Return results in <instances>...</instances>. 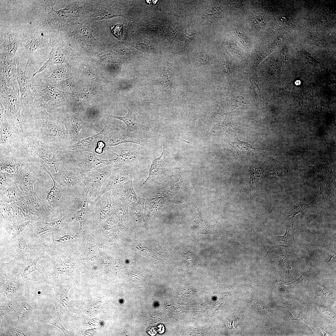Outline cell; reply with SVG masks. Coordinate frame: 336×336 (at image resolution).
<instances>
[{
    "instance_id": "cell-1",
    "label": "cell",
    "mask_w": 336,
    "mask_h": 336,
    "mask_svg": "<svg viewBox=\"0 0 336 336\" xmlns=\"http://www.w3.org/2000/svg\"><path fill=\"white\" fill-rule=\"evenodd\" d=\"M0 246L6 249L0 257H11V261L17 264L39 256L48 258L52 257V247L46 244L43 236L33 240L26 229L15 239Z\"/></svg>"
},
{
    "instance_id": "cell-2",
    "label": "cell",
    "mask_w": 336,
    "mask_h": 336,
    "mask_svg": "<svg viewBox=\"0 0 336 336\" xmlns=\"http://www.w3.org/2000/svg\"><path fill=\"white\" fill-rule=\"evenodd\" d=\"M13 223L17 225L23 222L36 221L51 216L53 210L46 199H40L36 193L25 195L19 200L11 203Z\"/></svg>"
},
{
    "instance_id": "cell-3",
    "label": "cell",
    "mask_w": 336,
    "mask_h": 336,
    "mask_svg": "<svg viewBox=\"0 0 336 336\" xmlns=\"http://www.w3.org/2000/svg\"><path fill=\"white\" fill-rule=\"evenodd\" d=\"M53 176L66 193L83 202L85 190L83 174L69 160L63 157L58 170Z\"/></svg>"
},
{
    "instance_id": "cell-4",
    "label": "cell",
    "mask_w": 336,
    "mask_h": 336,
    "mask_svg": "<svg viewBox=\"0 0 336 336\" xmlns=\"http://www.w3.org/2000/svg\"><path fill=\"white\" fill-rule=\"evenodd\" d=\"M54 5L50 11L45 12L37 21V29L50 31H63L71 27L76 17L81 12L84 6L76 7L69 5L65 8L55 10Z\"/></svg>"
},
{
    "instance_id": "cell-5",
    "label": "cell",
    "mask_w": 336,
    "mask_h": 336,
    "mask_svg": "<svg viewBox=\"0 0 336 336\" xmlns=\"http://www.w3.org/2000/svg\"><path fill=\"white\" fill-rule=\"evenodd\" d=\"M0 121V153L27 152L22 125L4 115Z\"/></svg>"
},
{
    "instance_id": "cell-6",
    "label": "cell",
    "mask_w": 336,
    "mask_h": 336,
    "mask_svg": "<svg viewBox=\"0 0 336 336\" xmlns=\"http://www.w3.org/2000/svg\"><path fill=\"white\" fill-rule=\"evenodd\" d=\"M26 151L30 155L35 154L42 160L55 173L58 170L63 159L65 145H52L42 142L36 133L25 134Z\"/></svg>"
},
{
    "instance_id": "cell-7",
    "label": "cell",
    "mask_w": 336,
    "mask_h": 336,
    "mask_svg": "<svg viewBox=\"0 0 336 336\" xmlns=\"http://www.w3.org/2000/svg\"><path fill=\"white\" fill-rule=\"evenodd\" d=\"M42 119L41 127L36 133L43 142L52 145H65L71 144L68 130L63 121L58 120L44 110L40 111Z\"/></svg>"
},
{
    "instance_id": "cell-8",
    "label": "cell",
    "mask_w": 336,
    "mask_h": 336,
    "mask_svg": "<svg viewBox=\"0 0 336 336\" xmlns=\"http://www.w3.org/2000/svg\"><path fill=\"white\" fill-rule=\"evenodd\" d=\"M31 88L34 98L32 108L36 110H53L64 102L62 92L56 87L41 79L31 84Z\"/></svg>"
},
{
    "instance_id": "cell-9",
    "label": "cell",
    "mask_w": 336,
    "mask_h": 336,
    "mask_svg": "<svg viewBox=\"0 0 336 336\" xmlns=\"http://www.w3.org/2000/svg\"><path fill=\"white\" fill-rule=\"evenodd\" d=\"M35 280H26L13 272L0 273V302L18 300L26 294L30 283Z\"/></svg>"
},
{
    "instance_id": "cell-10",
    "label": "cell",
    "mask_w": 336,
    "mask_h": 336,
    "mask_svg": "<svg viewBox=\"0 0 336 336\" xmlns=\"http://www.w3.org/2000/svg\"><path fill=\"white\" fill-rule=\"evenodd\" d=\"M48 44L52 48L49 59L37 71L33 74L31 79L38 73L55 64L67 63L70 60L72 49L63 40L59 32L50 31Z\"/></svg>"
},
{
    "instance_id": "cell-11",
    "label": "cell",
    "mask_w": 336,
    "mask_h": 336,
    "mask_svg": "<svg viewBox=\"0 0 336 336\" xmlns=\"http://www.w3.org/2000/svg\"><path fill=\"white\" fill-rule=\"evenodd\" d=\"M103 141L106 146H115L130 142L146 146L150 142V137L131 132L125 128H111L105 126L102 130Z\"/></svg>"
},
{
    "instance_id": "cell-12",
    "label": "cell",
    "mask_w": 336,
    "mask_h": 336,
    "mask_svg": "<svg viewBox=\"0 0 336 336\" xmlns=\"http://www.w3.org/2000/svg\"><path fill=\"white\" fill-rule=\"evenodd\" d=\"M17 303V307L13 311L16 317L13 326L26 330L40 317V307L39 304L26 294L20 298Z\"/></svg>"
},
{
    "instance_id": "cell-13",
    "label": "cell",
    "mask_w": 336,
    "mask_h": 336,
    "mask_svg": "<svg viewBox=\"0 0 336 336\" xmlns=\"http://www.w3.org/2000/svg\"><path fill=\"white\" fill-rule=\"evenodd\" d=\"M0 103L4 109V115L15 120L22 125L21 112L22 108L19 89L17 86L7 85L6 82L0 80Z\"/></svg>"
},
{
    "instance_id": "cell-14",
    "label": "cell",
    "mask_w": 336,
    "mask_h": 336,
    "mask_svg": "<svg viewBox=\"0 0 336 336\" xmlns=\"http://www.w3.org/2000/svg\"><path fill=\"white\" fill-rule=\"evenodd\" d=\"M114 168L112 165H108L83 174L85 187L84 199L94 202L98 197L102 187L111 175Z\"/></svg>"
},
{
    "instance_id": "cell-15",
    "label": "cell",
    "mask_w": 336,
    "mask_h": 336,
    "mask_svg": "<svg viewBox=\"0 0 336 336\" xmlns=\"http://www.w3.org/2000/svg\"><path fill=\"white\" fill-rule=\"evenodd\" d=\"M61 33L64 41L72 47L76 45L80 49L87 50L96 47V40L93 35L89 25L80 26L72 31L67 29Z\"/></svg>"
},
{
    "instance_id": "cell-16",
    "label": "cell",
    "mask_w": 336,
    "mask_h": 336,
    "mask_svg": "<svg viewBox=\"0 0 336 336\" xmlns=\"http://www.w3.org/2000/svg\"><path fill=\"white\" fill-rule=\"evenodd\" d=\"M63 157L69 160L83 174L109 165V160L97 157L94 153L83 152L77 153L65 152Z\"/></svg>"
},
{
    "instance_id": "cell-17",
    "label": "cell",
    "mask_w": 336,
    "mask_h": 336,
    "mask_svg": "<svg viewBox=\"0 0 336 336\" xmlns=\"http://www.w3.org/2000/svg\"><path fill=\"white\" fill-rule=\"evenodd\" d=\"M125 106L128 112L124 116L113 115L110 116L123 121L126 124L125 128L127 130L151 137L153 132L152 129L146 115H139L132 106L125 105Z\"/></svg>"
},
{
    "instance_id": "cell-18",
    "label": "cell",
    "mask_w": 336,
    "mask_h": 336,
    "mask_svg": "<svg viewBox=\"0 0 336 336\" xmlns=\"http://www.w3.org/2000/svg\"><path fill=\"white\" fill-rule=\"evenodd\" d=\"M42 163L38 164L31 161L16 175V181L25 195L35 193L33 185L40 175Z\"/></svg>"
},
{
    "instance_id": "cell-19",
    "label": "cell",
    "mask_w": 336,
    "mask_h": 336,
    "mask_svg": "<svg viewBox=\"0 0 336 336\" xmlns=\"http://www.w3.org/2000/svg\"><path fill=\"white\" fill-rule=\"evenodd\" d=\"M139 169L138 164L114 168L111 175L107 181L108 182L106 185L101 190L99 197L106 192L114 190L129 180H133L137 176Z\"/></svg>"
},
{
    "instance_id": "cell-20",
    "label": "cell",
    "mask_w": 336,
    "mask_h": 336,
    "mask_svg": "<svg viewBox=\"0 0 336 336\" xmlns=\"http://www.w3.org/2000/svg\"><path fill=\"white\" fill-rule=\"evenodd\" d=\"M27 152L0 153V170L16 175L31 161Z\"/></svg>"
},
{
    "instance_id": "cell-21",
    "label": "cell",
    "mask_w": 336,
    "mask_h": 336,
    "mask_svg": "<svg viewBox=\"0 0 336 336\" xmlns=\"http://www.w3.org/2000/svg\"><path fill=\"white\" fill-rule=\"evenodd\" d=\"M50 31L36 29L20 35L21 49L32 53L48 44Z\"/></svg>"
},
{
    "instance_id": "cell-22",
    "label": "cell",
    "mask_w": 336,
    "mask_h": 336,
    "mask_svg": "<svg viewBox=\"0 0 336 336\" xmlns=\"http://www.w3.org/2000/svg\"><path fill=\"white\" fill-rule=\"evenodd\" d=\"M105 147L103 141V133L101 130L97 133L79 140L73 144L65 146L64 151L65 152L68 153L87 151L100 154L103 152Z\"/></svg>"
},
{
    "instance_id": "cell-23",
    "label": "cell",
    "mask_w": 336,
    "mask_h": 336,
    "mask_svg": "<svg viewBox=\"0 0 336 336\" xmlns=\"http://www.w3.org/2000/svg\"><path fill=\"white\" fill-rule=\"evenodd\" d=\"M30 60L28 59L24 71L19 64L18 58L16 60V80L18 83L20 100L23 108H32L34 98L31 88V79L26 76V72Z\"/></svg>"
},
{
    "instance_id": "cell-24",
    "label": "cell",
    "mask_w": 336,
    "mask_h": 336,
    "mask_svg": "<svg viewBox=\"0 0 336 336\" xmlns=\"http://www.w3.org/2000/svg\"><path fill=\"white\" fill-rule=\"evenodd\" d=\"M74 212H71L61 218L49 222H44V219L36 221L34 229L36 235L41 236L52 232L60 231L69 228L71 222L75 218Z\"/></svg>"
},
{
    "instance_id": "cell-25",
    "label": "cell",
    "mask_w": 336,
    "mask_h": 336,
    "mask_svg": "<svg viewBox=\"0 0 336 336\" xmlns=\"http://www.w3.org/2000/svg\"><path fill=\"white\" fill-rule=\"evenodd\" d=\"M115 202L111 191L106 192L99 197L93 203V212L96 221H100L114 212Z\"/></svg>"
},
{
    "instance_id": "cell-26",
    "label": "cell",
    "mask_w": 336,
    "mask_h": 336,
    "mask_svg": "<svg viewBox=\"0 0 336 336\" xmlns=\"http://www.w3.org/2000/svg\"><path fill=\"white\" fill-rule=\"evenodd\" d=\"M111 191L114 198L126 204L130 209L132 206L138 203L142 198L134 191L132 180L124 183Z\"/></svg>"
},
{
    "instance_id": "cell-27",
    "label": "cell",
    "mask_w": 336,
    "mask_h": 336,
    "mask_svg": "<svg viewBox=\"0 0 336 336\" xmlns=\"http://www.w3.org/2000/svg\"><path fill=\"white\" fill-rule=\"evenodd\" d=\"M35 222L28 220L17 225L12 223H0V245L15 239Z\"/></svg>"
},
{
    "instance_id": "cell-28",
    "label": "cell",
    "mask_w": 336,
    "mask_h": 336,
    "mask_svg": "<svg viewBox=\"0 0 336 336\" xmlns=\"http://www.w3.org/2000/svg\"><path fill=\"white\" fill-rule=\"evenodd\" d=\"M2 40L0 55L12 58L18 57V53L21 49L20 35L14 33L7 34L3 36Z\"/></svg>"
},
{
    "instance_id": "cell-29",
    "label": "cell",
    "mask_w": 336,
    "mask_h": 336,
    "mask_svg": "<svg viewBox=\"0 0 336 336\" xmlns=\"http://www.w3.org/2000/svg\"><path fill=\"white\" fill-rule=\"evenodd\" d=\"M0 55V80L5 81L8 86L17 85L16 60Z\"/></svg>"
},
{
    "instance_id": "cell-30",
    "label": "cell",
    "mask_w": 336,
    "mask_h": 336,
    "mask_svg": "<svg viewBox=\"0 0 336 336\" xmlns=\"http://www.w3.org/2000/svg\"><path fill=\"white\" fill-rule=\"evenodd\" d=\"M80 112V110L77 112L71 111L64 118L63 122L68 132L71 145L77 142L79 134L84 125L81 118Z\"/></svg>"
},
{
    "instance_id": "cell-31",
    "label": "cell",
    "mask_w": 336,
    "mask_h": 336,
    "mask_svg": "<svg viewBox=\"0 0 336 336\" xmlns=\"http://www.w3.org/2000/svg\"><path fill=\"white\" fill-rule=\"evenodd\" d=\"M116 156L114 159L109 160V165H112L114 168L125 166L138 164L142 159L140 148L132 149L123 154H118L107 150Z\"/></svg>"
},
{
    "instance_id": "cell-32",
    "label": "cell",
    "mask_w": 336,
    "mask_h": 336,
    "mask_svg": "<svg viewBox=\"0 0 336 336\" xmlns=\"http://www.w3.org/2000/svg\"><path fill=\"white\" fill-rule=\"evenodd\" d=\"M0 189V201L12 203L19 200L25 196L16 180L9 184Z\"/></svg>"
},
{
    "instance_id": "cell-33",
    "label": "cell",
    "mask_w": 336,
    "mask_h": 336,
    "mask_svg": "<svg viewBox=\"0 0 336 336\" xmlns=\"http://www.w3.org/2000/svg\"><path fill=\"white\" fill-rule=\"evenodd\" d=\"M168 154L166 149L164 145L161 155L152 161L149 169L148 175L144 184L154 179L162 171L166 163H167Z\"/></svg>"
},
{
    "instance_id": "cell-34",
    "label": "cell",
    "mask_w": 336,
    "mask_h": 336,
    "mask_svg": "<svg viewBox=\"0 0 336 336\" xmlns=\"http://www.w3.org/2000/svg\"><path fill=\"white\" fill-rule=\"evenodd\" d=\"M68 290V287L61 286L57 289L54 288L50 292L52 300L56 307L57 317L60 318L61 310L64 309L66 305Z\"/></svg>"
},
{
    "instance_id": "cell-35",
    "label": "cell",
    "mask_w": 336,
    "mask_h": 336,
    "mask_svg": "<svg viewBox=\"0 0 336 336\" xmlns=\"http://www.w3.org/2000/svg\"><path fill=\"white\" fill-rule=\"evenodd\" d=\"M48 69L46 74L41 79L52 85L57 81L65 78L69 75L68 68L62 65L60 66L54 65Z\"/></svg>"
},
{
    "instance_id": "cell-36",
    "label": "cell",
    "mask_w": 336,
    "mask_h": 336,
    "mask_svg": "<svg viewBox=\"0 0 336 336\" xmlns=\"http://www.w3.org/2000/svg\"><path fill=\"white\" fill-rule=\"evenodd\" d=\"M293 223L294 222L290 227H287L284 235L275 237L273 245L267 252L266 257L269 252L273 249L279 247L293 248L295 246L296 243L294 239L295 229Z\"/></svg>"
},
{
    "instance_id": "cell-37",
    "label": "cell",
    "mask_w": 336,
    "mask_h": 336,
    "mask_svg": "<svg viewBox=\"0 0 336 336\" xmlns=\"http://www.w3.org/2000/svg\"><path fill=\"white\" fill-rule=\"evenodd\" d=\"M93 202L85 199L81 208L75 213V216L80 224L79 231L83 228L87 218L93 213Z\"/></svg>"
},
{
    "instance_id": "cell-38",
    "label": "cell",
    "mask_w": 336,
    "mask_h": 336,
    "mask_svg": "<svg viewBox=\"0 0 336 336\" xmlns=\"http://www.w3.org/2000/svg\"><path fill=\"white\" fill-rule=\"evenodd\" d=\"M225 140L239 155H247L253 152L262 150L261 149L254 148L248 142L239 140L237 137L236 138L235 140L233 141L226 140Z\"/></svg>"
},
{
    "instance_id": "cell-39",
    "label": "cell",
    "mask_w": 336,
    "mask_h": 336,
    "mask_svg": "<svg viewBox=\"0 0 336 336\" xmlns=\"http://www.w3.org/2000/svg\"><path fill=\"white\" fill-rule=\"evenodd\" d=\"M0 223H13L11 203L0 201Z\"/></svg>"
},
{
    "instance_id": "cell-40",
    "label": "cell",
    "mask_w": 336,
    "mask_h": 336,
    "mask_svg": "<svg viewBox=\"0 0 336 336\" xmlns=\"http://www.w3.org/2000/svg\"><path fill=\"white\" fill-rule=\"evenodd\" d=\"M161 197L145 199L144 211L146 214L153 215L156 211Z\"/></svg>"
},
{
    "instance_id": "cell-41",
    "label": "cell",
    "mask_w": 336,
    "mask_h": 336,
    "mask_svg": "<svg viewBox=\"0 0 336 336\" xmlns=\"http://www.w3.org/2000/svg\"><path fill=\"white\" fill-rule=\"evenodd\" d=\"M18 306L17 300L0 303V324L3 316L6 314L14 311Z\"/></svg>"
},
{
    "instance_id": "cell-42",
    "label": "cell",
    "mask_w": 336,
    "mask_h": 336,
    "mask_svg": "<svg viewBox=\"0 0 336 336\" xmlns=\"http://www.w3.org/2000/svg\"><path fill=\"white\" fill-rule=\"evenodd\" d=\"M25 330L19 329L13 326H9L7 327H4L2 324H0V336H25L26 335L25 334Z\"/></svg>"
},
{
    "instance_id": "cell-43",
    "label": "cell",
    "mask_w": 336,
    "mask_h": 336,
    "mask_svg": "<svg viewBox=\"0 0 336 336\" xmlns=\"http://www.w3.org/2000/svg\"><path fill=\"white\" fill-rule=\"evenodd\" d=\"M159 82L164 89L169 90L171 87L170 72L165 65L159 78Z\"/></svg>"
},
{
    "instance_id": "cell-44",
    "label": "cell",
    "mask_w": 336,
    "mask_h": 336,
    "mask_svg": "<svg viewBox=\"0 0 336 336\" xmlns=\"http://www.w3.org/2000/svg\"><path fill=\"white\" fill-rule=\"evenodd\" d=\"M16 175L0 170V188H3L15 180Z\"/></svg>"
},
{
    "instance_id": "cell-45",
    "label": "cell",
    "mask_w": 336,
    "mask_h": 336,
    "mask_svg": "<svg viewBox=\"0 0 336 336\" xmlns=\"http://www.w3.org/2000/svg\"><path fill=\"white\" fill-rule=\"evenodd\" d=\"M221 65L230 85H232L233 83V78L232 73L228 63L224 57H221Z\"/></svg>"
},
{
    "instance_id": "cell-46",
    "label": "cell",
    "mask_w": 336,
    "mask_h": 336,
    "mask_svg": "<svg viewBox=\"0 0 336 336\" xmlns=\"http://www.w3.org/2000/svg\"><path fill=\"white\" fill-rule=\"evenodd\" d=\"M231 101V103L234 105L240 106L247 105L248 102L246 97L239 93L232 95Z\"/></svg>"
},
{
    "instance_id": "cell-47",
    "label": "cell",
    "mask_w": 336,
    "mask_h": 336,
    "mask_svg": "<svg viewBox=\"0 0 336 336\" xmlns=\"http://www.w3.org/2000/svg\"><path fill=\"white\" fill-rule=\"evenodd\" d=\"M250 81L254 93L256 102L257 103L260 104V103L262 101L260 88L253 78H250Z\"/></svg>"
},
{
    "instance_id": "cell-48",
    "label": "cell",
    "mask_w": 336,
    "mask_h": 336,
    "mask_svg": "<svg viewBox=\"0 0 336 336\" xmlns=\"http://www.w3.org/2000/svg\"><path fill=\"white\" fill-rule=\"evenodd\" d=\"M251 22L255 28H259L264 23V17L260 12L255 13L252 16Z\"/></svg>"
},
{
    "instance_id": "cell-49",
    "label": "cell",
    "mask_w": 336,
    "mask_h": 336,
    "mask_svg": "<svg viewBox=\"0 0 336 336\" xmlns=\"http://www.w3.org/2000/svg\"><path fill=\"white\" fill-rule=\"evenodd\" d=\"M314 202L313 201L307 204H304L301 203H299L298 205L295 206L293 209L290 211L288 216H293V217L297 213L302 212L306 208L310 207Z\"/></svg>"
},
{
    "instance_id": "cell-50",
    "label": "cell",
    "mask_w": 336,
    "mask_h": 336,
    "mask_svg": "<svg viewBox=\"0 0 336 336\" xmlns=\"http://www.w3.org/2000/svg\"><path fill=\"white\" fill-rule=\"evenodd\" d=\"M279 254L280 257V259L278 261L279 264L274 268L279 266H282L285 267L287 270L289 268L290 265V266L291 263L290 259L288 257H287V256L286 254Z\"/></svg>"
},
{
    "instance_id": "cell-51",
    "label": "cell",
    "mask_w": 336,
    "mask_h": 336,
    "mask_svg": "<svg viewBox=\"0 0 336 336\" xmlns=\"http://www.w3.org/2000/svg\"><path fill=\"white\" fill-rule=\"evenodd\" d=\"M219 11L216 7H212L207 11L205 16L209 21L213 18L219 17L220 16Z\"/></svg>"
},
{
    "instance_id": "cell-52",
    "label": "cell",
    "mask_w": 336,
    "mask_h": 336,
    "mask_svg": "<svg viewBox=\"0 0 336 336\" xmlns=\"http://www.w3.org/2000/svg\"><path fill=\"white\" fill-rule=\"evenodd\" d=\"M283 307L290 312L292 314L294 318L293 320L301 321H303L305 323V322L303 319L301 314L300 313H298L297 310L288 307Z\"/></svg>"
},
{
    "instance_id": "cell-53",
    "label": "cell",
    "mask_w": 336,
    "mask_h": 336,
    "mask_svg": "<svg viewBox=\"0 0 336 336\" xmlns=\"http://www.w3.org/2000/svg\"><path fill=\"white\" fill-rule=\"evenodd\" d=\"M315 289L316 291V292L318 294L320 295L321 296H322L324 297H329V293L328 291L322 287L320 286H318L316 287Z\"/></svg>"
},
{
    "instance_id": "cell-54",
    "label": "cell",
    "mask_w": 336,
    "mask_h": 336,
    "mask_svg": "<svg viewBox=\"0 0 336 336\" xmlns=\"http://www.w3.org/2000/svg\"><path fill=\"white\" fill-rule=\"evenodd\" d=\"M122 29V25H117L113 28V33L117 38L120 36Z\"/></svg>"
},
{
    "instance_id": "cell-55",
    "label": "cell",
    "mask_w": 336,
    "mask_h": 336,
    "mask_svg": "<svg viewBox=\"0 0 336 336\" xmlns=\"http://www.w3.org/2000/svg\"><path fill=\"white\" fill-rule=\"evenodd\" d=\"M336 255V245H334L331 250L329 253L326 260L327 262L330 261L332 258Z\"/></svg>"
},
{
    "instance_id": "cell-56",
    "label": "cell",
    "mask_w": 336,
    "mask_h": 336,
    "mask_svg": "<svg viewBox=\"0 0 336 336\" xmlns=\"http://www.w3.org/2000/svg\"><path fill=\"white\" fill-rule=\"evenodd\" d=\"M321 330L322 331V332L324 334V335H325V336L328 335V334L326 333V332H324V331H323V330Z\"/></svg>"
}]
</instances>
